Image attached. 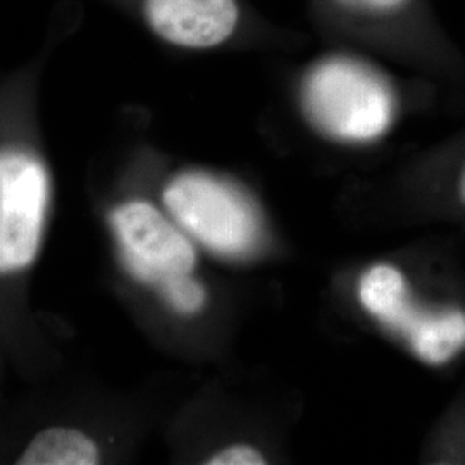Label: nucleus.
Listing matches in <instances>:
<instances>
[{
    "label": "nucleus",
    "instance_id": "obj_1",
    "mask_svg": "<svg viewBox=\"0 0 465 465\" xmlns=\"http://www.w3.org/2000/svg\"><path fill=\"white\" fill-rule=\"evenodd\" d=\"M117 253L130 276L157 293L174 312L193 316L205 305V288L193 278V240L147 200H126L109 214Z\"/></svg>",
    "mask_w": 465,
    "mask_h": 465
},
{
    "label": "nucleus",
    "instance_id": "obj_2",
    "mask_svg": "<svg viewBox=\"0 0 465 465\" xmlns=\"http://www.w3.org/2000/svg\"><path fill=\"white\" fill-rule=\"evenodd\" d=\"M309 121L343 142L381 136L395 116V95L381 74L366 63L336 55L312 67L302 86Z\"/></svg>",
    "mask_w": 465,
    "mask_h": 465
},
{
    "label": "nucleus",
    "instance_id": "obj_3",
    "mask_svg": "<svg viewBox=\"0 0 465 465\" xmlns=\"http://www.w3.org/2000/svg\"><path fill=\"white\" fill-rule=\"evenodd\" d=\"M167 214L195 243L223 255H247L261 238L255 207L236 186L213 174L190 171L163 192Z\"/></svg>",
    "mask_w": 465,
    "mask_h": 465
},
{
    "label": "nucleus",
    "instance_id": "obj_4",
    "mask_svg": "<svg viewBox=\"0 0 465 465\" xmlns=\"http://www.w3.org/2000/svg\"><path fill=\"white\" fill-rule=\"evenodd\" d=\"M52 207V176L36 150L0 143V278L34 266Z\"/></svg>",
    "mask_w": 465,
    "mask_h": 465
},
{
    "label": "nucleus",
    "instance_id": "obj_5",
    "mask_svg": "<svg viewBox=\"0 0 465 465\" xmlns=\"http://www.w3.org/2000/svg\"><path fill=\"white\" fill-rule=\"evenodd\" d=\"M359 300L372 317L400 334L420 361L441 366L465 349V312L420 309L397 267L374 266L359 282Z\"/></svg>",
    "mask_w": 465,
    "mask_h": 465
},
{
    "label": "nucleus",
    "instance_id": "obj_6",
    "mask_svg": "<svg viewBox=\"0 0 465 465\" xmlns=\"http://www.w3.org/2000/svg\"><path fill=\"white\" fill-rule=\"evenodd\" d=\"M143 15L159 38L184 49H211L238 25L236 0H143Z\"/></svg>",
    "mask_w": 465,
    "mask_h": 465
},
{
    "label": "nucleus",
    "instance_id": "obj_7",
    "mask_svg": "<svg viewBox=\"0 0 465 465\" xmlns=\"http://www.w3.org/2000/svg\"><path fill=\"white\" fill-rule=\"evenodd\" d=\"M102 459L99 443L84 430L49 426L35 434L19 451L21 465H94Z\"/></svg>",
    "mask_w": 465,
    "mask_h": 465
},
{
    "label": "nucleus",
    "instance_id": "obj_8",
    "mask_svg": "<svg viewBox=\"0 0 465 465\" xmlns=\"http://www.w3.org/2000/svg\"><path fill=\"white\" fill-rule=\"evenodd\" d=\"M211 465H262L266 459L257 450L247 445H232L209 457Z\"/></svg>",
    "mask_w": 465,
    "mask_h": 465
},
{
    "label": "nucleus",
    "instance_id": "obj_9",
    "mask_svg": "<svg viewBox=\"0 0 465 465\" xmlns=\"http://www.w3.org/2000/svg\"><path fill=\"white\" fill-rule=\"evenodd\" d=\"M341 2H347L355 7H362L367 11H397L409 0H341Z\"/></svg>",
    "mask_w": 465,
    "mask_h": 465
},
{
    "label": "nucleus",
    "instance_id": "obj_10",
    "mask_svg": "<svg viewBox=\"0 0 465 465\" xmlns=\"http://www.w3.org/2000/svg\"><path fill=\"white\" fill-rule=\"evenodd\" d=\"M460 192H462V197L465 200V166L464 171H462V176H460Z\"/></svg>",
    "mask_w": 465,
    "mask_h": 465
}]
</instances>
